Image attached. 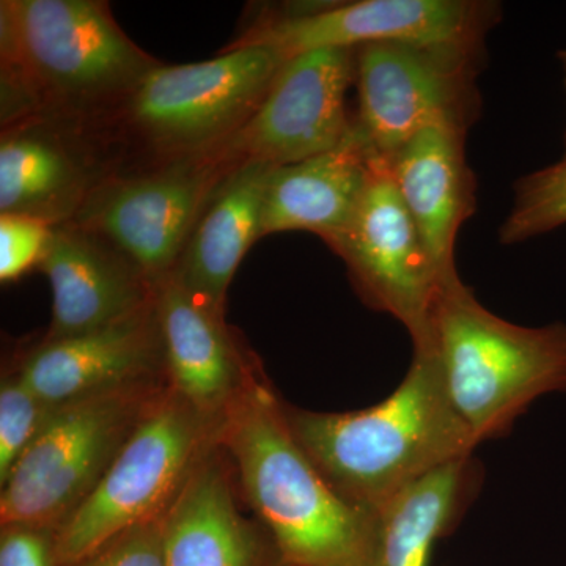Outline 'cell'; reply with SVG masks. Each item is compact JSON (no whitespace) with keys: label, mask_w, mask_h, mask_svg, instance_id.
I'll list each match as a JSON object with an SVG mask.
<instances>
[{"label":"cell","mask_w":566,"mask_h":566,"mask_svg":"<svg viewBox=\"0 0 566 566\" xmlns=\"http://www.w3.org/2000/svg\"><path fill=\"white\" fill-rule=\"evenodd\" d=\"M403 381L370 408L316 412L285 403L304 452L348 504L378 516L424 476L474 455L430 349L412 346Z\"/></svg>","instance_id":"cell-1"},{"label":"cell","mask_w":566,"mask_h":566,"mask_svg":"<svg viewBox=\"0 0 566 566\" xmlns=\"http://www.w3.org/2000/svg\"><path fill=\"white\" fill-rule=\"evenodd\" d=\"M219 446L282 566H368L378 516L335 493L304 452L275 394L256 365L222 417Z\"/></svg>","instance_id":"cell-2"},{"label":"cell","mask_w":566,"mask_h":566,"mask_svg":"<svg viewBox=\"0 0 566 566\" xmlns=\"http://www.w3.org/2000/svg\"><path fill=\"white\" fill-rule=\"evenodd\" d=\"M103 0H2V125L32 115L91 122L156 65Z\"/></svg>","instance_id":"cell-3"},{"label":"cell","mask_w":566,"mask_h":566,"mask_svg":"<svg viewBox=\"0 0 566 566\" xmlns=\"http://www.w3.org/2000/svg\"><path fill=\"white\" fill-rule=\"evenodd\" d=\"M286 59L271 48L159 63L125 98L87 123L118 169L218 150L249 122Z\"/></svg>","instance_id":"cell-4"},{"label":"cell","mask_w":566,"mask_h":566,"mask_svg":"<svg viewBox=\"0 0 566 566\" xmlns=\"http://www.w3.org/2000/svg\"><path fill=\"white\" fill-rule=\"evenodd\" d=\"M447 394L476 444L501 438L539 397L566 392V324L517 326L491 314L460 275L436 297L427 335Z\"/></svg>","instance_id":"cell-5"},{"label":"cell","mask_w":566,"mask_h":566,"mask_svg":"<svg viewBox=\"0 0 566 566\" xmlns=\"http://www.w3.org/2000/svg\"><path fill=\"white\" fill-rule=\"evenodd\" d=\"M221 424L167 386L95 491L55 531L59 564H73L115 535L161 517L219 446Z\"/></svg>","instance_id":"cell-6"},{"label":"cell","mask_w":566,"mask_h":566,"mask_svg":"<svg viewBox=\"0 0 566 566\" xmlns=\"http://www.w3.org/2000/svg\"><path fill=\"white\" fill-rule=\"evenodd\" d=\"M169 386L140 382L57 406L0 494V526L57 531L95 491L107 469Z\"/></svg>","instance_id":"cell-7"},{"label":"cell","mask_w":566,"mask_h":566,"mask_svg":"<svg viewBox=\"0 0 566 566\" xmlns=\"http://www.w3.org/2000/svg\"><path fill=\"white\" fill-rule=\"evenodd\" d=\"M234 166L214 150L115 170L71 222L102 238L158 286L172 274L205 205Z\"/></svg>","instance_id":"cell-8"},{"label":"cell","mask_w":566,"mask_h":566,"mask_svg":"<svg viewBox=\"0 0 566 566\" xmlns=\"http://www.w3.org/2000/svg\"><path fill=\"white\" fill-rule=\"evenodd\" d=\"M501 7L482 0H357L281 7L264 13L226 50L263 46L290 59L324 48L409 43L485 50Z\"/></svg>","instance_id":"cell-9"},{"label":"cell","mask_w":566,"mask_h":566,"mask_svg":"<svg viewBox=\"0 0 566 566\" xmlns=\"http://www.w3.org/2000/svg\"><path fill=\"white\" fill-rule=\"evenodd\" d=\"M485 50L368 43L356 48L354 120L382 158L433 123L471 128L480 109L476 74Z\"/></svg>","instance_id":"cell-10"},{"label":"cell","mask_w":566,"mask_h":566,"mask_svg":"<svg viewBox=\"0 0 566 566\" xmlns=\"http://www.w3.org/2000/svg\"><path fill=\"white\" fill-rule=\"evenodd\" d=\"M327 245L344 260L360 300L403 324L412 344L422 340L436 297L452 277L436 270L382 156L348 226Z\"/></svg>","instance_id":"cell-11"},{"label":"cell","mask_w":566,"mask_h":566,"mask_svg":"<svg viewBox=\"0 0 566 566\" xmlns=\"http://www.w3.org/2000/svg\"><path fill=\"white\" fill-rule=\"evenodd\" d=\"M356 48H324L286 59L243 128L218 150L232 164L281 167L337 147L352 129L346 107Z\"/></svg>","instance_id":"cell-12"},{"label":"cell","mask_w":566,"mask_h":566,"mask_svg":"<svg viewBox=\"0 0 566 566\" xmlns=\"http://www.w3.org/2000/svg\"><path fill=\"white\" fill-rule=\"evenodd\" d=\"M115 170L87 123L32 115L2 125L0 214L71 222Z\"/></svg>","instance_id":"cell-13"},{"label":"cell","mask_w":566,"mask_h":566,"mask_svg":"<svg viewBox=\"0 0 566 566\" xmlns=\"http://www.w3.org/2000/svg\"><path fill=\"white\" fill-rule=\"evenodd\" d=\"M17 371L52 408L140 382L167 381L155 304L93 333L43 340Z\"/></svg>","instance_id":"cell-14"},{"label":"cell","mask_w":566,"mask_h":566,"mask_svg":"<svg viewBox=\"0 0 566 566\" xmlns=\"http://www.w3.org/2000/svg\"><path fill=\"white\" fill-rule=\"evenodd\" d=\"M39 268L52 290L51 326L43 340L93 333L155 304L158 286L102 238L73 222L52 227Z\"/></svg>","instance_id":"cell-15"},{"label":"cell","mask_w":566,"mask_h":566,"mask_svg":"<svg viewBox=\"0 0 566 566\" xmlns=\"http://www.w3.org/2000/svg\"><path fill=\"white\" fill-rule=\"evenodd\" d=\"M155 311L170 389L202 415L222 420L259 357L245 348L222 314L199 303L174 279L159 283Z\"/></svg>","instance_id":"cell-16"},{"label":"cell","mask_w":566,"mask_h":566,"mask_svg":"<svg viewBox=\"0 0 566 566\" xmlns=\"http://www.w3.org/2000/svg\"><path fill=\"white\" fill-rule=\"evenodd\" d=\"M237 475L218 446L161 516L166 566H282L262 524L245 520Z\"/></svg>","instance_id":"cell-17"},{"label":"cell","mask_w":566,"mask_h":566,"mask_svg":"<svg viewBox=\"0 0 566 566\" xmlns=\"http://www.w3.org/2000/svg\"><path fill=\"white\" fill-rule=\"evenodd\" d=\"M468 132L455 123H433L386 158L424 248L444 279L458 274V233L475 212V177L465 159Z\"/></svg>","instance_id":"cell-18"},{"label":"cell","mask_w":566,"mask_h":566,"mask_svg":"<svg viewBox=\"0 0 566 566\" xmlns=\"http://www.w3.org/2000/svg\"><path fill=\"white\" fill-rule=\"evenodd\" d=\"M376 156L354 120L337 147L274 167L264 191L262 237L297 230L329 244L348 226L363 199Z\"/></svg>","instance_id":"cell-19"},{"label":"cell","mask_w":566,"mask_h":566,"mask_svg":"<svg viewBox=\"0 0 566 566\" xmlns=\"http://www.w3.org/2000/svg\"><path fill=\"white\" fill-rule=\"evenodd\" d=\"M274 167L237 164L219 182L197 219L170 279L199 303L223 315L241 260L262 238L264 191Z\"/></svg>","instance_id":"cell-20"},{"label":"cell","mask_w":566,"mask_h":566,"mask_svg":"<svg viewBox=\"0 0 566 566\" xmlns=\"http://www.w3.org/2000/svg\"><path fill=\"white\" fill-rule=\"evenodd\" d=\"M482 483L474 457L438 469L397 495L378 515L368 566H428L436 543L460 523Z\"/></svg>","instance_id":"cell-21"},{"label":"cell","mask_w":566,"mask_h":566,"mask_svg":"<svg viewBox=\"0 0 566 566\" xmlns=\"http://www.w3.org/2000/svg\"><path fill=\"white\" fill-rule=\"evenodd\" d=\"M566 226V156L517 181L499 241L515 245Z\"/></svg>","instance_id":"cell-22"},{"label":"cell","mask_w":566,"mask_h":566,"mask_svg":"<svg viewBox=\"0 0 566 566\" xmlns=\"http://www.w3.org/2000/svg\"><path fill=\"white\" fill-rule=\"evenodd\" d=\"M54 408L29 389L20 374L3 375L0 386V485L40 434Z\"/></svg>","instance_id":"cell-23"},{"label":"cell","mask_w":566,"mask_h":566,"mask_svg":"<svg viewBox=\"0 0 566 566\" xmlns=\"http://www.w3.org/2000/svg\"><path fill=\"white\" fill-rule=\"evenodd\" d=\"M52 227L28 216L0 214V279L11 282L39 266Z\"/></svg>","instance_id":"cell-24"},{"label":"cell","mask_w":566,"mask_h":566,"mask_svg":"<svg viewBox=\"0 0 566 566\" xmlns=\"http://www.w3.org/2000/svg\"><path fill=\"white\" fill-rule=\"evenodd\" d=\"M66 566H166L161 517L128 528Z\"/></svg>","instance_id":"cell-25"},{"label":"cell","mask_w":566,"mask_h":566,"mask_svg":"<svg viewBox=\"0 0 566 566\" xmlns=\"http://www.w3.org/2000/svg\"><path fill=\"white\" fill-rule=\"evenodd\" d=\"M0 527V566H61L54 528L28 524Z\"/></svg>","instance_id":"cell-26"},{"label":"cell","mask_w":566,"mask_h":566,"mask_svg":"<svg viewBox=\"0 0 566 566\" xmlns=\"http://www.w3.org/2000/svg\"><path fill=\"white\" fill-rule=\"evenodd\" d=\"M558 59H560L562 69H564V82H565V91H566V50L562 51L560 54H558ZM564 156H566V134H565V155Z\"/></svg>","instance_id":"cell-27"}]
</instances>
